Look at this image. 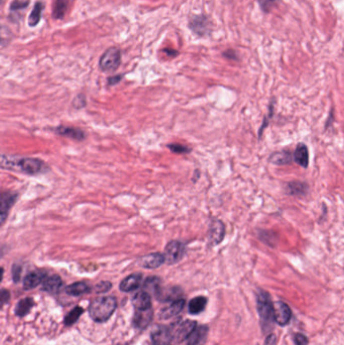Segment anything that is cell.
<instances>
[{"label":"cell","mask_w":344,"mask_h":345,"mask_svg":"<svg viewBox=\"0 0 344 345\" xmlns=\"http://www.w3.org/2000/svg\"><path fill=\"white\" fill-rule=\"evenodd\" d=\"M257 307L260 321V327L264 334H269L273 329L276 319H274V308L271 303L270 296L267 292L260 290L257 295Z\"/></svg>","instance_id":"6da1fadb"},{"label":"cell","mask_w":344,"mask_h":345,"mask_svg":"<svg viewBox=\"0 0 344 345\" xmlns=\"http://www.w3.org/2000/svg\"><path fill=\"white\" fill-rule=\"evenodd\" d=\"M173 339L172 331L166 326H157L152 332V341L154 345H169Z\"/></svg>","instance_id":"30bf717a"},{"label":"cell","mask_w":344,"mask_h":345,"mask_svg":"<svg viewBox=\"0 0 344 345\" xmlns=\"http://www.w3.org/2000/svg\"><path fill=\"white\" fill-rule=\"evenodd\" d=\"M274 104H276V100H274V99H271V101H269V106H268V113L264 116V118H263V120H262V123H261V126H260V128H259V130H258V136L260 137L261 136V134H262V132H263V130L268 126V124H269V121H270V119L272 118V116H273V111H274Z\"/></svg>","instance_id":"1f68e13d"},{"label":"cell","mask_w":344,"mask_h":345,"mask_svg":"<svg viewBox=\"0 0 344 345\" xmlns=\"http://www.w3.org/2000/svg\"><path fill=\"white\" fill-rule=\"evenodd\" d=\"M28 5V0L27 1H23V0H13L9 5V20L14 23H17L22 17V11L25 10Z\"/></svg>","instance_id":"4fadbf2b"},{"label":"cell","mask_w":344,"mask_h":345,"mask_svg":"<svg viewBox=\"0 0 344 345\" xmlns=\"http://www.w3.org/2000/svg\"><path fill=\"white\" fill-rule=\"evenodd\" d=\"M258 238L264 245L271 248H273L278 243V235L270 230H265V229L258 230Z\"/></svg>","instance_id":"f1b7e54d"},{"label":"cell","mask_w":344,"mask_h":345,"mask_svg":"<svg viewBox=\"0 0 344 345\" xmlns=\"http://www.w3.org/2000/svg\"><path fill=\"white\" fill-rule=\"evenodd\" d=\"M294 162L302 168H307L309 165V151L305 144H298L294 152Z\"/></svg>","instance_id":"ffe728a7"},{"label":"cell","mask_w":344,"mask_h":345,"mask_svg":"<svg viewBox=\"0 0 344 345\" xmlns=\"http://www.w3.org/2000/svg\"><path fill=\"white\" fill-rule=\"evenodd\" d=\"M83 313V309L80 307H75L72 311L67 315V317L65 318V325L70 326L73 325L75 322H77V320L79 319V317L81 316V314Z\"/></svg>","instance_id":"d6a6232c"},{"label":"cell","mask_w":344,"mask_h":345,"mask_svg":"<svg viewBox=\"0 0 344 345\" xmlns=\"http://www.w3.org/2000/svg\"><path fill=\"white\" fill-rule=\"evenodd\" d=\"M32 306H33V300L31 298L22 299L18 302V304L16 306L15 314L17 316H20V317L24 316L29 312V310L32 308Z\"/></svg>","instance_id":"f546056e"},{"label":"cell","mask_w":344,"mask_h":345,"mask_svg":"<svg viewBox=\"0 0 344 345\" xmlns=\"http://www.w3.org/2000/svg\"><path fill=\"white\" fill-rule=\"evenodd\" d=\"M47 278V272L45 270L39 269L29 272L23 280V288L25 290H31L33 288L38 287L40 284H43V282Z\"/></svg>","instance_id":"7c38bea8"},{"label":"cell","mask_w":344,"mask_h":345,"mask_svg":"<svg viewBox=\"0 0 344 345\" xmlns=\"http://www.w3.org/2000/svg\"><path fill=\"white\" fill-rule=\"evenodd\" d=\"M20 272H21V267L18 264H14L13 268H12V277H13V281L15 283H17L19 281Z\"/></svg>","instance_id":"74e56055"},{"label":"cell","mask_w":344,"mask_h":345,"mask_svg":"<svg viewBox=\"0 0 344 345\" xmlns=\"http://www.w3.org/2000/svg\"><path fill=\"white\" fill-rule=\"evenodd\" d=\"M189 28L196 34L197 37L206 38L212 31V23L207 15L196 14L189 18Z\"/></svg>","instance_id":"5b68a950"},{"label":"cell","mask_w":344,"mask_h":345,"mask_svg":"<svg viewBox=\"0 0 344 345\" xmlns=\"http://www.w3.org/2000/svg\"><path fill=\"white\" fill-rule=\"evenodd\" d=\"M142 281H143V275L141 273H133L128 275L127 278H125L121 282L119 288L122 292H131L136 290L141 286Z\"/></svg>","instance_id":"ac0fdd59"},{"label":"cell","mask_w":344,"mask_h":345,"mask_svg":"<svg viewBox=\"0 0 344 345\" xmlns=\"http://www.w3.org/2000/svg\"><path fill=\"white\" fill-rule=\"evenodd\" d=\"M111 288V284L109 282H101L96 286V291L98 293H104L109 291Z\"/></svg>","instance_id":"8d00e7d4"},{"label":"cell","mask_w":344,"mask_h":345,"mask_svg":"<svg viewBox=\"0 0 344 345\" xmlns=\"http://www.w3.org/2000/svg\"><path fill=\"white\" fill-rule=\"evenodd\" d=\"M185 306L184 299H178L175 301H172L171 304L167 307H165L160 312V318L162 319H169L177 314H179Z\"/></svg>","instance_id":"5bb4252c"},{"label":"cell","mask_w":344,"mask_h":345,"mask_svg":"<svg viewBox=\"0 0 344 345\" xmlns=\"http://www.w3.org/2000/svg\"><path fill=\"white\" fill-rule=\"evenodd\" d=\"M62 287H63V281L59 275H51V277L46 278V280L42 284V289L52 294L59 293Z\"/></svg>","instance_id":"44dd1931"},{"label":"cell","mask_w":344,"mask_h":345,"mask_svg":"<svg viewBox=\"0 0 344 345\" xmlns=\"http://www.w3.org/2000/svg\"><path fill=\"white\" fill-rule=\"evenodd\" d=\"M122 79V76L121 75H116V76H112V77H109L108 78V84L109 85H116L118 84Z\"/></svg>","instance_id":"60d3db41"},{"label":"cell","mask_w":344,"mask_h":345,"mask_svg":"<svg viewBox=\"0 0 344 345\" xmlns=\"http://www.w3.org/2000/svg\"><path fill=\"white\" fill-rule=\"evenodd\" d=\"M154 312L153 309H146V310H135V314L133 317V324L136 328L144 329L148 327L152 320H153Z\"/></svg>","instance_id":"8fae6325"},{"label":"cell","mask_w":344,"mask_h":345,"mask_svg":"<svg viewBox=\"0 0 344 345\" xmlns=\"http://www.w3.org/2000/svg\"><path fill=\"white\" fill-rule=\"evenodd\" d=\"M16 198H17V195L14 193H10V192L2 193V195H1V209H0V215H1V222L2 223H4V221L7 217L8 211L10 210L12 205L14 204Z\"/></svg>","instance_id":"e0dca14e"},{"label":"cell","mask_w":344,"mask_h":345,"mask_svg":"<svg viewBox=\"0 0 344 345\" xmlns=\"http://www.w3.org/2000/svg\"><path fill=\"white\" fill-rule=\"evenodd\" d=\"M225 225L221 220H213L209 228V243L211 246H217L224 239Z\"/></svg>","instance_id":"9c48e42d"},{"label":"cell","mask_w":344,"mask_h":345,"mask_svg":"<svg viewBox=\"0 0 344 345\" xmlns=\"http://www.w3.org/2000/svg\"><path fill=\"white\" fill-rule=\"evenodd\" d=\"M164 262H166L165 255L161 253H153L148 256H145L141 259L140 263L142 266L146 268H157L161 266Z\"/></svg>","instance_id":"2e32d148"},{"label":"cell","mask_w":344,"mask_h":345,"mask_svg":"<svg viewBox=\"0 0 344 345\" xmlns=\"http://www.w3.org/2000/svg\"><path fill=\"white\" fill-rule=\"evenodd\" d=\"M8 300H9V293L3 289L1 291V306H3L5 302H7Z\"/></svg>","instance_id":"b9f144b4"},{"label":"cell","mask_w":344,"mask_h":345,"mask_svg":"<svg viewBox=\"0 0 344 345\" xmlns=\"http://www.w3.org/2000/svg\"><path fill=\"white\" fill-rule=\"evenodd\" d=\"M186 254V247L180 240H172L165 249V259L168 264L179 262Z\"/></svg>","instance_id":"8992f818"},{"label":"cell","mask_w":344,"mask_h":345,"mask_svg":"<svg viewBox=\"0 0 344 345\" xmlns=\"http://www.w3.org/2000/svg\"><path fill=\"white\" fill-rule=\"evenodd\" d=\"M1 167L5 169H15L27 175H36L42 171L44 163L36 158H22L14 160L7 156H2Z\"/></svg>","instance_id":"3957f363"},{"label":"cell","mask_w":344,"mask_h":345,"mask_svg":"<svg viewBox=\"0 0 344 345\" xmlns=\"http://www.w3.org/2000/svg\"><path fill=\"white\" fill-rule=\"evenodd\" d=\"M168 148L172 151V152H174V153H178V154H182V153H188L190 152V150L185 147V146H182V145H179V144H172V145H169Z\"/></svg>","instance_id":"e575fe53"},{"label":"cell","mask_w":344,"mask_h":345,"mask_svg":"<svg viewBox=\"0 0 344 345\" xmlns=\"http://www.w3.org/2000/svg\"><path fill=\"white\" fill-rule=\"evenodd\" d=\"M274 319L280 326H286L289 324L292 318V311L288 304L279 301L274 303Z\"/></svg>","instance_id":"ba28073f"},{"label":"cell","mask_w":344,"mask_h":345,"mask_svg":"<svg viewBox=\"0 0 344 345\" xmlns=\"http://www.w3.org/2000/svg\"><path fill=\"white\" fill-rule=\"evenodd\" d=\"M160 284H161V281L159 278L151 277V278L147 279V281L145 283V291L148 292L149 294L153 293V294H156L158 296L159 292L161 291Z\"/></svg>","instance_id":"4dcf8cb0"},{"label":"cell","mask_w":344,"mask_h":345,"mask_svg":"<svg viewBox=\"0 0 344 345\" xmlns=\"http://www.w3.org/2000/svg\"><path fill=\"white\" fill-rule=\"evenodd\" d=\"M196 328V322L191 320L182 321L179 323H175L173 327L170 328L172 331V335L173 338H175L178 341H182L190 336V334L194 331Z\"/></svg>","instance_id":"52a82bcc"},{"label":"cell","mask_w":344,"mask_h":345,"mask_svg":"<svg viewBox=\"0 0 344 345\" xmlns=\"http://www.w3.org/2000/svg\"><path fill=\"white\" fill-rule=\"evenodd\" d=\"M279 0H258V2L261 8V10L265 13L269 12L272 7L278 3Z\"/></svg>","instance_id":"836d02e7"},{"label":"cell","mask_w":344,"mask_h":345,"mask_svg":"<svg viewBox=\"0 0 344 345\" xmlns=\"http://www.w3.org/2000/svg\"><path fill=\"white\" fill-rule=\"evenodd\" d=\"M132 304L135 308V310H146L152 308V300L151 296L148 292H140L137 293L133 299H132Z\"/></svg>","instance_id":"603a6c76"},{"label":"cell","mask_w":344,"mask_h":345,"mask_svg":"<svg viewBox=\"0 0 344 345\" xmlns=\"http://www.w3.org/2000/svg\"><path fill=\"white\" fill-rule=\"evenodd\" d=\"M223 56H224L225 58L229 59V60H235V61L238 60L237 54H236V52L233 51V50H227V51H225V52L223 53Z\"/></svg>","instance_id":"ab89813d"},{"label":"cell","mask_w":344,"mask_h":345,"mask_svg":"<svg viewBox=\"0 0 344 345\" xmlns=\"http://www.w3.org/2000/svg\"><path fill=\"white\" fill-rule=\"evenodd\" d=\"M121 64V52L117 47H110L102 54L99 68L103 72H114Z\"/></svg>","instance_id":"277c9868"},{"label":"cell","mask_w":344,"mask_h":345,"mask_svg":"<svg viewBox=\"0 0 344 345\" xmlns=\"http://www.w3.org/2000/svg\"><path fill=\"white\" fill-rule=\"evenodd\" d=\"M287 193L295 197H304L309 192V185L306 182L292 181L287 184Z\"/></svg>","instance_id":"d6986e66"},{"label":"cell","mask_w":344,"mask_h":345,"mask_svg":"<svg viewBox=\"0 0 344 345\" xmlns=\"http://www.w3.org/2000/svg\"><path fill=\"white\" fill-rule=\"evenodd\" d=\"M58 134L71 137L76 141H83L85 139V133L83 130L75 128V127H67V126H60L56 129Z\"/></svg>","instance_id":"d4e9b609"},{"label":"cell","mask_w":344,"mask_h":345,"mask_svg":"<svg viewBox=\"0 0 344 345\" xmlns=\"http://www.w3.org/2000/svg\"><path fill=\"white\" fill-rule=\"evenodd\" d=\"M294 342L295 345H308L307 337L301 333H296L294 335Z\"/></svg>","instance_id":"d590c367"},{"label":"cell","mask_w":344,"mask_h":345,"mask_svg":"<svg viewBox=\"0 0 344 345\" xmlns=\"http://www.w3.org/2000/svg\"><path fill=\"white\" fill-rule=\"evenodd\" d=\"M45 9V3L43 1H37L33 5V8L28 16V25L31 27L37 26L43 16V12Z\"/></svg>","instance_id":"cb8c5ba5"},{"label":"cell","mask_w":344,"mask_h":345,"mask_svg":"<svg viewBox=\"0 0 344 345\" xmlns=\"http://www.w3.org/2000/svg\"><path fill=\"white\" fill-rule=\"evenodd\" d=\"M117 307L114 297H101L93 300L89 306V314L96 322H105L108 320Z\"/></svg>","instance_id":"7a4b0ae2"},{"label":"cell","mask_w":344,"mask_h":345,"mask_svg":"<svg viewBox=\"0 0 344 345\" xmlns=\"http://www.w3.org/2000/svg\"><path fill=\"white\" fill-rule=\"evenodd\" d=\"M263 345H277V337L274 334L269 333L267 335V337L265 338L264 344Z\"/></svg>","instance_id":"f35d334b"},{"label":"cell","mask_w":344,"mask_h":345,"mask_svg":"<svg viewBox=\"0 0 344 345\" xmlns=\"http://www.w3.org/2000/svg\"><path fill=\"white\" fill-rule=\"evenodd\" d=\"M70 0H54L53 16L56 19H63L69 9Z\"/></svg>","instance_id":"484cf974"},{"label":"cell","mask_w":344,"mask_h":345,"mask_svg":"<svg viewBox=\"0 0 344 345\" xmlns=\"http://www.w3.org/2000/svg\"><path fill=\"white\" fill-rule=\"evenodd\" d=\"M293 161H294V155H292V153L290 151H287V150L276 152V153H273L272 155H270V157H269V162L274 164V165H278V166L289 165Z\"/></svg>","instance_id":"7402d4cb"},{"label":"cell","mask_w":344,"mask_h":345,"mask_svg":"<svg viewBox=\"0 0 344 345\" xmlns=\"http://www.w3.org/2000/svg\"><path fill=\"white\" fill-rule=\"evenodd\" d=\"M67 294L71 296H82L90 292V287L84 282H78L75 284H72L66 288Z\"/></svg>","instance_id":"4316f807"},{"label":"cell","mask_w":344,"mask_h":345,"mask_svg":"<svg viewBox=\"0 0 344 345\" xmlns=\"http://www.w3.org/2000/svg\"><path fill=\"white\" fill-rule=\"evenodd\" d=\"M329 119L331 120V119H333V115H332V110L330 111V115H329ZM329 126V122L328 123H326V127H328Z\"/></svg>","instance_id":"ee69618b"},{"label":"cell","mask_w":344,"mask_h":345,"mask_svg":"<svg viewBox=\"0 0 344 345\" xmlns=\"http://www.w3.org/2000/svg\"><path fill=\"white\" fill-rule=\"evenodd\" d=\"M208 336V327L202 325L194 329L188 337L187 345H204Z\"/></svg>","instance_id":"9a60e30c"},{"label":"cell","mask_w":344,"mask_h":345,"mask_svg":"<svg viewBox=\"0 0 344 345\" xmlns=\"http://www.w3.org/2000/svg\"><path fill=\"white\" fill-rule=\"evenodd\" d=\"M165 52L170 56V55H173V57H175V56H177L178 55V52L177 51H172V50H165Z\"/></svg>","instance_id":"7bdbcfd3"},{"label":"cell","mask_w":344,"mask_h":345,"mask_svg":"<svg viewBox=\"0 0 344 345\" xmlns=\"http://www.w3.org/2000/svg\"><path fill=\"white\" fill-rule=\"evenodd\" d=\"M207 305V298L205 297H196L193 300H191L189 304V312L193 315H197L204 311V309Z\"/></svg>","instance_id":"83f0119b"}]
</instances>
